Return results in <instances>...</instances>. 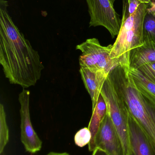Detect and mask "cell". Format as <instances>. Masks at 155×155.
<instances>
[{"label": "cell", "instance_id": "e0dca14e", "mask_svg": "<svg viewBox=\"0 0 155 155\" xmlns=\"http://www.w3.org/2000/svg\"><path fill=\"white\" fill-rule=\"evenodd\" d=\"M138 70L146 77L155 84V62L144 65Z\"/></svg>", "mask_w": 155, "mask_h": 155}, {"label": "cell", "instance_id": "2e32d148", "mask_svg": "<svg viewBox=\"0 0 155 155\" xmlns=\"http://www.w3.org/2000/svg\"><path fill=\"white\" fill-rule=\"evenodd\" d=\"M92 138L91 132L88 127H84L79 130L74 137L75 144L80 147H83L89 144Z\"/></svg>", "mask_w": 155, "mask_h": 155}, {"label": "cell", "instance_id": "8fae6325", "mask_svg": "<svg viewBox=\"0 0 155 155\" xmlns=\"http://www.w3.org/2000/svg\"><path fill=\"white\" fill-rule=\"evenodd\" d=\"M155 62V44L144 43L133 49L129 56V68L138 69L144 65Z\"/></svg>", "mask_w": 155, "mask_h": 155}, {"label": "cell", "instance_id": "ffe728a7", "mask_svg": "<svg viewBox=\"0 0 155 155\" xmlns=\"http://www.w3.org/2000/svg\"><path fill=\"white\" fill-rule=\"evenodd\" d=\"M45 155H71L66 152L63 153H58V152H51Z\"/></svg>", "mask_w": 155, "mask_h": 155}, {"label": "cell", "instance_id": "8992f818", "mask_svg": "<svg viewBox=\"0 0 155 155\" xmlns=\"http://www.w3.org/2000/svg\"><path fill=\"white\" fill-rule=\"evenodd\" d=\"M86 1L90 16L89 26H103L108 30L112 38L117 36L122 20L110 0Z\"/></svg>", "mask_w": 155, "mask_h": 155}, {"label": "cell", "instance_id": "30bf717a", "mask_svg": "<svg viewBox=\"0 0 155 155\" xmlns=\"http://www.w3.org/2000/svg\"><path fill=\"white\" fill-rule=\"evenodd\" d=\"M79 71L86 88L91 97L93 111L95 107L101 94L102 87L108 75L103 72L96 71L85 67H80Z\"/></svg>", "mask_w": 155, "mask_h": 155}, {"label": "cell", "instance_id": "3957f363", "mask_svg": "<svg viewBox=\"0 0 155 155\" xmlns=\"http://www.w3.org/2000/svg\"><path fill=\"white\" fill-rule=\"evenodd\" d=\"M149 5L142 3L136 12L130 15L126 0H123L121 28L116 41L113 45L111 58H121L129 65L130 51L144 44L143 23Z\"/></svg>", "mask_w": 155, "mask_h": 155}, {"label": "cell", "instance_id": "7402d4cb", "mask_svg": "<svg viewBox=\"0 0 155 155\" xmlns=\"http://www.w3.org/2000/svg\"><path fill=\"white\" fill-rule=\"evenodd\" d=\"M150 2H151V3L154 4H155V0H150Z\"/></svg>", "mask_w": 155, "mask_h": 155}, {"label": "cell", "instance_id": "44dd1931", "mask_svg": "<svg viewBox=\"0 0 155 155\" xmlns=\"http://www.w3.org/2000/svg\"><path fill=\"white\" fill-rule=\"evenodd\" d=\"M110 1L112 4L113 5L114 3L116 0H110ZM138 1H140L142 3H144L148 4H150L151 3V2H150V0H138Z\"/></svg>", "mask_w": 155, "mask_h": 155}, {"label": "cell", "instance_id": "5b68a950", "mask_svg": "<svg viewBox=\"0 0 155 155\" xmlns=\"http://www.w3.org/2000/svg\"><path fill=\"white\" fill-rule=\"evenodd\" d=\"M101 94L106 104L107 113L122 141L124 155H127L129 149V112L108 76L102 87Z\"/></svg>", "mask_w": 155, "mask_h": 155}, {"label": "cell", "instance_id": "7a4b0ae2", "mask_svg": "<svg viewBox=\"0 0 155 155\" xmlns=\"http://www.w3.org/2000/svg\"><path fill=\"white\" fill-rule=\"evenodd\" d=\"M129 66L120 65L108 77L124 102L129 114L155 146V104L138 91L129 72Z\"/></svg>", "mask_w": 155, "mask_h": 155}, {"label": "cell", "instance_id": "7c38bea8", "mask_svg": "<svg viewBox=\"0 0 155 155\" xmlns=\"http://www.w3.org/2000/svg\"><path fill=\"white\" fill-rule=\"evenodd\" d=\"M92 112V117L88 126L92 134L91 141L88 144V149L91 152H93L96 149L95 146L96 136L100 125L106 115L107 112L106 104L102 95L100 94L99 96L95 107Z\"/></svg>", "mask_w": 155, "mask_h": 155}, {"label": "cell", "instance_id": "ba28073f", "mask_svg": "<svg viewBox=\"0 0 155 155\" xmlns=\"http://www.w3.org/2000/svg\"><path fill=\"white\" fill-rule=\"evenodd\" d=\"M95 146L108 155H125L120 137L107 112L96 136Z\"/></svg>", "mask_w": 155, "mask_h": 155}, {"label": "cell", "instance_id": "9c48e42d", "mask_svg": "<svg viewBox=\"0 0 155 155\" xmlns=\"http://www.w3.org/2000/svg\"><path fill=\"white\" fill-rule=\"evenodd\" d=\"M129 149L127 155H155V146L137 122L129 114Z\"/></svg>", "mask_w": 155, "mask_h": 155}, {"label": "cell", "instance_id": "5bb4252c", "mask_svg": "<svg viewBox=\"0 0 155 155\" xmlns=\"http://www.w3.org/2000/svg\"><path fill=\"white\" fill-rule=\"evenodd\" d=\"M143 40L144 43L155 44V4L149 5L143 23Z\"/></svg>", "mask_w": 155, "mask_h": 155}, {"label": "cell", "instance_id": "9a60e30c", "mask_svg": "<svg viewBox=\"0 0 155 155\" xmlns=\"http://www.w3.org/2000/svg\"><path fill=\"white\" fill-rule=\"evenodd\" d=\"M9 131L6 121V115L4 106L0 104V153L2 154L8 143Z\"/></svg>", "mask_w": 155, "mask_h": 155}, {"label": "cell", "instance_id": "d6986e66", "mask_svg": "<svg viewBox=\"0 0 155 155\" xmlns=\"http://www.w3.org/2000/svg\"><path fill=\"white\" fill-rule=\"evenodd\" d=\"M108 155L104 151L99 148H96L95 149L94 151L93 152V155Z\"/></svg>", "mask_w": 155, "mask_h": 155}, {"label": "cell", "instance_id": "ac0fdd59", "mask_svg": "<svg viewBox=\"0 0 155 155\" xmlns=\"http://www.w3.org/2000/svg\"><path fill=\"white\" fill-rule=\"evenodd\" d=\"M126 3L128 12L130 15L134 13L142 3L138 0H126Z\"/></svg>", "mask_w": 155, "mask_h": 155}, {"label": "cell", "instance_id": "277c9868", "mask_svg": "<svg viewBox=\"0 0 155 155\" xmlns=\"http://www.w3.org/2000/svg\"><path fill=\"white\" fill-rule=\"evenodd\" d=\"M113 45H101L95 38L87 39L85 41L76 45V50L82 52L79 57L80 67L89 68L93 71H101L108 75L110 72L116 66L125 65L129 66L121 58H111Z\"/></svg>", "mask_w": 155, "mask_h": 155}, {"label": "cell", "instance_id": "52a82bcc", "mask_svg": "<svg viewBox=\"0 0 155 155\" xmlns=\"http://www.w3.org/2000/svg\"><path fill=\"white\" fill-rule=\"evenodd\" d=\"M30 97V91L25 88H23L18 97L21 106V140L26 152L35 154L42 149V142L35 131L31 122Z\"/></svg>", "mask_w": 155, "mask_h": 155}, {"label": "cell", "instance_id": "6da1fadb", "mask_svg": "<svg viewBox=\"0 0 155 155\" xmlns=\"http://www.w3.org/2000/svg\"><path fill=\"white\" fill-rule=\"evenodd\" d=\"M8 2L0 0V64L10 84L27 88L35 85L44 66L37 51L8 13Z\"/></svg>", "mask_w": 155, "mask_h": 155}, {"label": "cell", "instance_id": "4fadbf2b", "mask_svg": "<svg viewBox=\"0 0 155 155\" xmlns=\"http://www.w3.org/2000/svg\"><path fill=\"white\" fill-rule=\"evenodd\" d=\"M133 82L138 91L155 104V84L145 77L138 69L129 68Z\"/></svg>", "mask_w": 155, "mask_h": 155}]
</instances>
